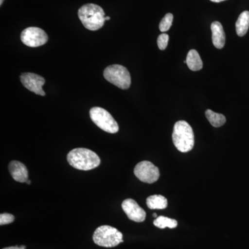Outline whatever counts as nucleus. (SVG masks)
<instances>
[{
    "label": "nucleus",
    "instance_id": "f257e3e1",
    "mask_svg": "<svg viewBox=\"0 0 249 249\" xmlns=\"http://www.w3.org/2000/svg\"><path fill=\"white\" fill-rule=\"evenodd\" d=\"M67 161L76 169L90 170L101 164V159L97 154L87 148H75L69 152Z\"/></svg>",
    "mask_w": 249,
    "mask_h": 249
},
{
    "label": "nucleus",
    "instance_id": "f03ea898",
    "mask_svg": "<svg viewBox=\"0 0 249 249\" xmlns=\"http://www.w3.org/2000/svg\"><path fill=\"white\" fill-rule=\"evenodd\" d=\"M78 18L83 26L90 31H97L104 25L106 14L101 6L94 4L83 5L78 10Z\"/></svg>",
    "mask_w": 249,
    "mask_h": 249
},
{
    "label": "nucleus",
    "instance_id": "7ed1b4c3",
    "mask_svg": "<svg viewBox=\"0 0 249 249\" xmlns=\"http://www.w3.org/2000/svg\"><path fill=\"white\" fill-rule=\"evenodd\" d=\"M174 145L181 152L191 151L194 147L195 136L193 128L186 121H179L174 126Z\"/></svg>",
    "mask_w": 249,
    "mask_h": 249
},
{
    "label": "nucleus",
    "instance_id": "20e7f679",
    "mask_svg": "<svg viewBox=\"0 0 249 249\" xmlns=\"http://www.w3.org/2000/svg\"><path fill=\"white\" fill-rule=\"evenodd\" d=\"M94 243L100 247L111 248L124 242L123 234L116 228L105 225L98 227L93 235Z\"/></svg>",
    "mask_w": 249,
    "mask_h": 249
},
{
    "label": "nucleus",
    "instance_id": "39448f33",
    "mask_svg": "<svg viewBox=\"0 0 249 249\" xmlns=\"http://www.w3.org/2000/svg\"><path fill=\"white\" fill-rule=\"evenodd\" d=\"M103 76L108 82L121 89H127L130 87V73L127 69L122 65L108 66L103 72Z\"/></svg>",
    "mask_w": 249,
    "mask_h": 249
},
{
    "label": "nucleus",
    "instance_id": "423d86ee",
    "mask_svg": "<svg viewBox=\"0 0 249 249\" xmlns=\"http://www.w3.org/2000/svg\"><path fill=\"white\" fill-rule=\"evenodd\" d=\"M89 114L91 121L105 132L110 134H115L119 132V127L117 122L113 116L103 108H91Z\"/></svg>",
    "mask_w": 249,
    "mask_h": 249
},
{
    "label": "nucleus",
    "instance_id": "0eeeda50",
    "mask_svg": "<svg viewBox=\"0 0 249 249\" xmlns=\"http://www.w3.org/2000/svg\"><path fill=\"white\" fill-rule=\"evenodd\" d=\"M134 173L140 181L147 183L156 182L160 176L159 168L147 160H143L136 165Z\"/></svg>",
    "mask_w": 249,
    "mask_h": 249
},
{
    "label": "nucleus",
    "instance_id": "6e6552de",
    "mask_svg": "<svg viewBox=\"0 0 249 249\" xmlns=\"http://www.w3.org/2000/svg\"><path fill=\"white\" fill-rule=\"evenodd\" d=\"M21 41L30 47H38L45 45L48 41V36L45 31L38 27H29L21 34Z\"/></svg>",
    "mask_w": 249,
    "mask_h": 249
},
{
    "label": "nucleus",
    "instance_id": "1a4fd4ad",
    "mask_svg": "<svg viewBox=\"0 0 249 249\" xmlns=\"http://www.w3.org/2000/svg\"><path fill=\"white\" fill-rule=\"evenodd\" d=\"M22 85L29 91L40 96H45L46 93L42 89L45 85V78L34 73H24L20 76Z\"/></svg>",
    "mask_w": 249,
    "mask_h": 249
},
{
    "label": "nucleus",
    "instance_id": "9d476101",
    "mask_svg": "<svg viewBox=\"0 0 249 249\" xmlns=\"http://www.w3.org/2000/svg\"><path fill=\"white\" fill-rule=\"evenodd\" d=\"M122 209L127 217L133 222H142L146 217L145 211L134 199H127L123 201Z\"/></svg>",
    "mask_w": 249,
    "mask_h": 249
},
{
    "label": "nucleus",
    "instance_id": "9b49d317",
    "mask_svg": "<svg viewBox=\"0 0 249 249\" xmlns=\"http://www.w3.org/2000/svg\"><path fill=\"white\" fill-rule=\"evenodd\" d=\"M9 173L15 180L19 183H26L29 180V173L25 165L18 160H12L9 165Z\"/></svg>",
    "mask_w": 249,
    "mask_h": 249
},
{
    "label": "nucleus",
    "instance_id": "f8f14e48",
    "mask_svg": "<svg viewBox=\"0 0 249 249\" xmlns=\"http://www.w3.org/2000/svg\"><path fill=\"white\" fill-rule=\"evenodd\" d=\"M212 40L214 47L218 49H222L225 45L226 36L222 24L215 21L211 24Z\"/></svg>",
    "mask_w": 249,
    "mask_h": 249
},
{
    "label": "nucleus",
    "instance_id": "ddd939ff",
    "mask_svg": "<svg viewBox=\"0 0 249 249\" xmlns=\"http://www.w3.org/2000/svg\"><path fill=\"white\" fill-rule=\"evenodd\" d=\"M186 64L192 71H196L203 68V62L199 53L195 49H192L187 55Z\"/></svg>",
    "mask_w": 249,
    "mask_h": 249
},
{
    "label": "nucleus",
    "instance_id": "4468645a",
    "mask_svg": "<svg viewBox=\"0 0 249 249\" xmlns=\"http://www.w3.org/2000/svg\"><path fill=\"white\" fill-rule=\"evenodd\" d=\"M236 33L242 37L245 36L249 29V11H245L239 16L235 24Z\"/></svg>",
    "mask_w": 249,
    "mask_h": 249
},
{
    "label": "nucleus",
    "instance_id": "2eb2a0df",
    "mask_svg": "<svg viewBox=\"0 0 249 249\" xmlns=\"http://www.w3.org/2000/svg\"><path fill=\"white\" fill-rule=\"evenodd\" d=\"M146 204L150 209H165L168 206V200L165 196L155 195L147 198Z\"/></svg>",
    "mask_w": 249,
    "mask_h": 249
},
{
    "label": "nucleus",
    "instance_id": "dca6fc26",
    "mask_svg": "<svg viewBox=\"0 0 249 249\" xmlns=\"http://www.w3.org/2000/svg\"><path fill=\"white\" fill-rule=\"evenodd\" d=\"M205 114H206L208 120L214 127H221L223 124H225L226 121H227V119L223 114L214 112L211 109L206 110Z\"/></svg>",
    "mask_w": 249,
    "mask_h": 249
},
{
    "label": "nucleus",
    "instance_id": "f3484780",
    "mask_svg": "<svg viewBox=\"0 0 249 249\" xmlns=\"http://www.w3.org/2000/svg\"><path fill=\"white\" fill-rule=\"evenodd\" d=\"M154 225L160 229H163L166 227L175 229L178 227V222L175 219H170L164 216H160L154 221Z\"/></svg>",
    "mask_w": 249,
    "mask_h": 249
},
{
    "label": "nucleus",
    "instance_id": "a211bd4d",
    "mask_svg": "<svg viewBox=\"0 0 249 249\" xmlns=\"http://www.w3.org/2000/svg\"><path fill=\"white\" fill-rule=\"evenodd\" d=\"M173 15L172 14H168L165 15L164 18L160 21V29L161 32H165L168 31L171 27L173 24Z\"/></svg>",
    "mask_w": 249,
    "mask_h": 249
},
{
    "label": "nucleus",
    "instance_id": "6ab92c4d",
    "mask_svg": "<svg viewBox=\"0 0 249 249\" xmlns=\"http://www.w3.org/2000/svg\"><path fill=\"white\" fill-rule=\"evenodd\" d=\"M169 36L166 34H160L157 39V45L160 50H165L168 47Z\"/></svg>",
    "mask_w": 249,
    "mask_h": 249
},
{
    "label": "nucleus",
    "instance_id": "aec40b11",
    "mask_svg": "<svg viewBox=\"0 0 249 249\" xmlns=\"http://www.w3.org/2000/svg\"><path fill=\"white\" fill-rule=\"evenodd\" d=\"M15 217L13 214L9 213H1L0 214V225H6L14 222Z\"/></svg>",
    "mask_w": 249,
    "mask_h": 249
},
{
    "label": "nucleus",
    "instance_id": "412c9836",
    "mask_svg": "<svg viewBox=\"0 0 249 249\" xmlns=\"http://www.w3.org/2000/svg\"><path fill=\"white\" fill-rule=\"evenodd\" d=\"M2 249H26V246H16V247H6Z\"/></svg>",
    "mask_w": 249,
    "mask_h": 249
},
{
    "label": "nucleus",
    "instance_id": "4be33fe9",
    "mask_svg": "<svg viewBox=\"0 0 249 249\" xmlns=\"http://www.w3.org/2000/svg\"><path fill=\"white\" fill-rule=\"evenodd\" d=\"M213 2L219 3L222 2V1H226V0H211Z\"/></svg>",
    "mask_w": 249,
    "mask_h": 249
},
{
    "label": "nucleus",
    "instance_id": "5701e85b",
    "mask_svg": "<svg viewBox=\"0 0 249 249\" xmlns=\"http://www.w3.org/2000/svg\"><path fill=\"white\" fill-rule=\"evenodd\" d=\"M26 183H27L28 185H30L31 183V181H30V180H28V181Z\"/></svg>",
    "mask_w": 249,
    "mask_h": 249
},
{
    "label": "nucleus",
    "instance_id": "b1692460",
    "mask_svg": "<svg viewBox=\"0 0 249 249\" xmlns=\"http://www.w3.org/2000/svg\"><path fill=\"white\" fill-rule=\"evenodd\" d=\"M110 19V17H106V20H109Z\"/></svg>",
    "mask_w": 249,
    "mask_h": 249
},
{
    "label": "nucleus",
    "instance_id": "393cba45",
    "mask_svg": "<svg viewBox=\"0 0 249 249\" xmlns=\"http://www.w3.org/2000/svg\"><path fill=\"white\" fill-rule=\"evenodd\" d=\"M4 1V0H0V5H1H1H2L3 1Z\"/></svg>",
    "mask_w": 249,
    "mask_h": 249
},
{
    "label": "nucleus",
    "instance_id": "a878e982",
    "mask_svg": "<svg viewBox=\"0 0 249 249\" xmlns=\"http://www.w3.org/2000/svg\"><path fill=\"white\" fill-rule=\"evenodd\" d=\"M153 217H156V218L158 217H157V214H156V213H154V214H153Z\"/></svg>",
    "mask_w": 249,
    "mask_h": 249
}]
</instances>
